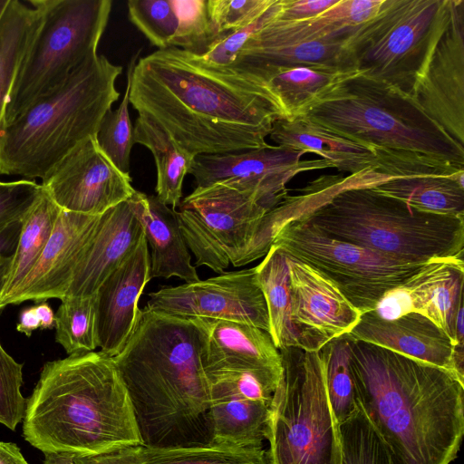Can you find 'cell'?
<instances>
[{
    "mask_svg": "<svg viewBox=\"0 0 464 464\" xmlns=\"http://www.w3.org/2000/svg\"><path fill=\"white\" fill-rule=\"evenodd\" d=\"M129 101L138 117L195 157L266 147L274 122L283 119L261 82L177 47L138 59Z\"/></svg>",
    "mask_w": 464,
    "mask_h": 464,
    "instance_id": "6da1fadb",
    "label": "cell"
},
{
    "mask_svg": "<svg viewBox=\"0 0 464 464\" xmlns=\"http://www.w3.org/2000/svg\"><path fill=\"white\" fill-rule=\"evenodd\" d=\"M348 337L355 400L392 463L450 464L464 435V382L443 368Z\"/></svg>",
    "mask_w": 464,
    "mask_h": 464,
    "instance_id": "7a4b0ae2",
    "label": "cell"
},
{
    "mask_svg": "<svg viewBox=\"0 0 464 464\" xmlns=\"http://www.w3.org/2000/svg\"><path fill=\"white\" fill-rule=\"evenodd\" d=\"M112 360L130 396L142 445L211 444L208 381L191 317L140 309L130 339Z\"/></svg>",
    "mask_w": 464,
    "mask_h": 464,
    "instance_id": "3957f363",
    "label": "cell"
},
{
    "mask_svg": "<svg viewBox=\"0 0 464 464\" xmlns=\"http://www.w3.org/2000/svg\"><path fill=\"white\" fill-rule=\"evenodd\" d=\"M23 436L44 455L79 458L142 445L127 389L101 351L44 365L26 400Z\"/></svg>",
    "mask_w": 464,
    "mask_h": 464,
    "instance_id": "277c9868",
    "label": "cell"
},
{
    "mask_svg": "<svg viewBox=\"0 0 464 464\" xmlns=\"http://www.w3.org/2000/svg\"><path fill=\"white\" fill-rule=\"evenodd\" d=\"M388 179L374 169L345 178L321 177L298 197L295 218L337 239L401 261L463 258L464 217L417 209L372 188Z\"/></svg>",
    "mask_w": 464,
    "mask_h": 464,
    "instance_id": "5b68a950",
    "label": "cell"
},
{
    "mask_svg": "<svg viewBox=\"0 0 464 464\" xmlns=\"http://www.w3.org/2000/svg\"><path fill=\"white\" fill-rule=\"evenodd\" d=\"M122 66L97 54L0 129V176L43 179L85 139L96 135L120 92Z\"/></svg>",
    "mask_w": 464,
    "mask_h": 464,
    "instance_id": "8992f818",
    "label": "cell"
},
{
    "mask_svg": "<svg viewBox=\"0 0 464 464\" xmlns=\"http://www.w3.org/2000/svg\"><path fill=\"white\" fill-rule=\"evenodd\" d=\"M305 115L372 148L412 150L464 163V147L408 95L360 72L334 86Z\"/></svg>",
    "mask_w": 464,
    "mask_h": 464,
    "instance_id": "52a82bcc",
    "label": "cell"
},
{
    "mask_svg": "<svg viewBox=\"0 0 464 464\" xmlns=\"http://www.w3.org/2000/svg\"><path fill=\"white\" fill-rule=\"evenodd\" d=\"M279 352L283 374L270 405L268 464H342L339 422L328 395L322 350Z\"/></svg>",
    "mask_w": 464,
    "mask_h": 464,
    "instance_id": "ba28073f",
    "label": "cell"
},
{
    "mask_svg": "<svg viewBox=\"0 0 464 464\" xmlns=\"http://www.w3.org/2000/svg\"><path fill=\"white\" fill-rule=\"evenodd\" d=\"M28 3L41 11L42 20L17 72L3 124L62 85L77 68L98 54L112 6L111 0Z\"/></svg>",
    "mask_w": 464,
    "mask_h": 464,
    "instance_id": "9c48e42d",
    "label": "cell"
},
{
    "mask_svg": "<svg viewBox=\"0 0 464 464\" xmlns=\"http://www.w3.org/2000/svg\"><path fill=\"white\" fill-rule=\"evenodd\" d=\"M179 208L181 232L197 266L222 274L265 256L272 246L264 224L270 210L222 182L196 187Z\"/></svg>",
    "mask_w": 464,
    "mask_h": 464,
    "instance_id": "30bf717a",
    "label": "cell"
},
{
    "mask_svg": "<svg viewBox=\"0 0 464 464\" xmlns=\"http://www.w3.org/2000/svg\"><path fill=\"white\" fill-rule=\"evenodd\" d=\"M448 0H382L348 41L360 73L409 95Z\"/></svg>",
    "mask_w": 464,
    "mask_h": 464,
    "instance_id": "8fae6325",
    "label": "cell"
},
{
    "mask_svg": "<svg viewBox=\"0 0 464 464\" xmlns=\"http://www.w3.org/2000/svg\"><path fill=\"white\" fill-rule=\"evenodd\" d=\"M272 245L333 282L362 313L373 311L389 291L427 263H411L331 237L295 218L275 233Z\"/></svg>",
    "mask_w": 464,
    "mask_h": 464,
    "instance_id": "7c38bea8",
    "label": "cell"
},
{
    "mask_svg": "<svg viewBox=\"0 0 464 464\" xmlns=\"http://www.w3.org/2000/svg\"><path fill=\"white\" fill-rule=\"evenodd\" d=\"M408 96L464 147V0H448Z\"/></svg>",
    "mask_w": 464,
    "mask_h": 464,
    "instance_id": "4fadbf2b",
    "label": "cell"
},
{
    "mask_svg": "<svg viewBox=\"0 0 464 464\" xmlns=\"http://www.w3.org/2000/svg\"><path fill=\"white\" fill-rule=\"evenodd\" d=\"M305 153L285 146L267 145L244 151L198 155L188 174L197 187L222 182L251 195L269 210L287 196L286 184L302 172L333 166L324 160H302Z\"/></svg>",
    "mask_w": 464,
    "mask_h": 464,
    "instance_id": "5bb4252c",
    "label": "cell"
},
{
    "mask_svg": "<svg viewBox=\"0 0 464 464\" xmlns=\"http://www.w3.org/2000/svg\"><path fill=\"white\" fill-rule=\"evenodd\" d=\"M374 170L390 179L372 187L423 211L464 217V163L431 154L373 148Z\"/></svg>",
    "mask_w": 464,
    "mask_h": 464,
    "instance_id": "9a60e30c",
    "label": "cell"
},
{
    "mask_svg": "<svg viewBox=\"0 0 464 464\" xmlns=\"http://www.w3.org/2000/svg\"><path fill=\"white\" fill-rule=\"evenodd\" d=\"M150 310L184 317H208L248 324L269 333L267 308L255 267L149 294Z\"/></svg>",
    "mask_w": 464,
    "mask_h": 464,
    "instance_id": "2e32d148",
    "label": "cell"
},
{
    "mask_svg": "<svg viewBox=\"0 0 464 464\" xmlns=\"http://www.w3.org/2000/svg\"><path fill=\"white\" fill-rule=\"evenodd\" d=\"M42 188L64 211L101 216L135 193L131 178L119 170L95 135L79 143L43 179Z\"/></svg>",
    "mask_w": 464,
    "mask_h": 464,
    "instance_id": "e0dca14e",
    "label": "cell"
},
{
    "mask_svg": "<svg viewBox=\"0 0 464 464\" xmlns=\"http://www.w3.org/2000/svg\"><path fill=\"white\" fill-rule=\"evenodd\" d=\"M206 375L210 398L211 444L263 447L271 401L282 376L252 372Z\"/></svg>",
    "mask_w": 464,
    "mask_h": 464,
    "instance_id": "ac0fdd59",
    "label": "cell"
},
{
    "mask_svg": "<svg viewBox=\"0 0 464 464\" xmlns=\"http://www.w3.org/2000/svg\"><path fill=\"white\" fill-rule=\"evenodd\" d=\"M286 258L292 320L299 336V349L317 352L334 338L350 334L362 314L315 269Z\"/></svg>",
    "mask_w": 464,
    "mask_h": 464,
    "instance_id": "d6986e66",
    "label": "cell"
},
{
    "mask_svg": "<svg viewBox=\"0 0 464 464\" xmlns=\"http://www.w3.org/2000/svg\"><path fill=\"white\" fill-rule=\"evenodd\" d=\"M462 257L430 260L416 274L385 294L373 312L393 320L409 313L421 314L435 324L455 346V321L463 304Z\"/></svg>",
    "mask_w": 464,
    "mask_h": 464,
    "instance_id": "ffe728a7",
    "label": "cell"
},
{
    "mask_svg": "<svg viewBox=\"0 0 464 464\" xmlns=\"http://www.w3.org/2000/svg\"><path fill=\"white\" fill-rule=\"evenodd\" d=\"M100 217L61 210L36 263L1 308L27 300L39 303L50 298H64L78 260Z\"/></svg>",
    "mask_w": 464,
    "mask_h": 464,
    "instance_id": "44dd1931",
    "label": "cell"
},
{
    "mask_svg": "<svg viewBox=\"0 0 464 464\" xmlns=\"http://www.w3.org/2000/svg\"><path fill=\"white\" fill-rule=\"evenodd\" d=\"M150 279L149 246L143 235L133 252L94 294L97 343L102 353L113 357L123 349L137 322L140 296Z\"/></svg>",
    "mask_w": 464,
    "mask_h": 464,
    "instance_id": "7402d4cb",
    "label": "cell"
},
{
    "mask_svg": "<svg viewBox=\"0 0 464 464\" xmlns=\"http://www.w3.org/2000/svg\"><path fill=\"white\" fill-rule=\"evenodd\" d=\"M191 318L198 330L206 374L252 372L282 376V357L268 332L236 321Z\"/></svg>",
    "mask_w": 464,
    "mask_h": 464,
    "instance_id": "603a6c76",
    "label": "cell"
},
{
    "mask_svg": "<svg viewBox=\"0 0 464 464\" xmlns=\"http://www.w3.org/2000/svg\"><path fill=\"white\" fill-rule=\"evenodd\" d=\"M353 339L375 344L443 368L464 382V357L435 324L425 316L409 313L393 320L373 311L362 314L348 334Z\"/></svg>",
    "mask_w": 464,
    "mask_h": 464,
    "instance_id": "cb8c5ba5",
    "label": "cell"
},
{
    "mask_svg": "<svg viewBox=\"0 0 464 464\" xmlns=\"http://www.w3.org/2000/svg\"><path fill=\"white\" fill-rule=\"evenodd\" d=\"M143 235L128 200L101 215L78 260L65 297L93 295L106 277L133 252Z\"/></svg>",
    "mask_w": 464,
    "mask_h": 464,
    "instance_id": "d4e9b609",
    "label": "cell"
},
{
    "mask_svg": "<svg viewBox=\"0 0 464 464\" xmlns=\"http://www.w3.org/2000/svg\"><path fill=\"white\" fill-rule=\"evenodd\" d=\"M128 201L150 249V278L176 276L186 283L198 281L177 210L163 204L156 196L137 190Z\"/></svg>",
    "mask_w": 464,
    "mask_h": 464,
    "instance_id": "484cf974",
    "label": "cell"
},
{
    "mask_svg": "<svg viewBox=\"0 0 464 464\" xmlns=\"http://www.w3.org/2000/svg\"><path fill=\"white\" fill-rule=\"evenodd\" d=\"M269 137L276 145L317 154L333 168L350 175L374 169L373 148L343 136L307 115L276 121Z\"/></svg>",
    "mask_w": 464,
    "mask_h": 464,
    "instance_id": "4316f807",
    "label": "cell"
},
{
    "mask_svg": "<svg viewBox=\"0 0 464 464\" xmlns=\"http://www.w3.org/2000/svg\"><path fill=\"white\" fill-rule=\"evenodd\" d=\"M382 0H339L319 15L303 21L275 19L279 9L247 39L243 48L315 41L353 34L358 25L370 19ZM241 49V50H242ZM241 52V51H240Z\"/></svg>",
    "mask_w": 464,
    "mask_h": 464,
    "instance_id": "83f0119b",
    "label": "cell"
},
{
    "mask_svg": "<svg viewBox=\"0 0 464 464\" xmlns=\"http://www.w3.org/2000/svg\"><path fill=\"white\" fill-rule=\"evenodd\" d=\"M358 72L335 68L288 65L266 67L244 73L261 82L276 101L283 119L291 120L305 115L334 86Z\"/></svg>",
    "mask_w": 464,
    "mask_h": 464,
    "instance_id": "f1b7e54d",
    "label": "cell"
},
{
    "mask_svg": "<svg viewBox=\"0 0 464 464\" xmlns=\"http://www.w3.org/2000/svg\"><path fill=\"white\" fill-rule=\"evenodd\" d=\"M353 34L315 41L243 48L228 68L250 72L266 67L309 65L357 71L348 48Z\"/></svg>",
    "mask_w": 464,
    "mask_h": 464,
    "instance_id": "f546056e",
    "label": "cell"
},
{
    "mask_svg": "<svg viewBox=\"0 0 464 464\" xmlns=\"http://www.w3.org/2000/svg\"><path fill=\"white\" fill-rule=\"evenodd\" d=\"M269 320V334L280 351L299 348V336L292 320L291 291L286 256L272 245L261 263L255 266Z\"/></svg>",
    "mask_w": 464,
    "mask_h": 464,
    "instance_id": "4dcf8cb0",
    "label": "cell"
},
{
    "mask_svg": "<svg viewBox=\"0 0 464 464\" xmlns=\"http://www.w3.org/2000/svg\"><path fill=\"white\" fill-rule=\"evenodd\" d=\"M134 143L146 147L152 154L157 169V198L172 208L179 207L182 185L195 156L179 147L161 129L138 117L133 127Z\"/></svg>",
    "mask_w": 464,
    "mask_h": 464,
    "instance_id": "1f68e13d",
    "label": "cell"
},
{
    "mask_svg": "<svg viewBox=\"0 0 464 464\" xmlns=\"http://www.w3.org/2000/svg\"><path fill=\"white\" fill-rule=\"evenodd\" d=\"M41 20L37 7L10 0L0 21V129L17 72Z\"/></svg>",
    "mask_w": 464,
    "mask_h": 464,
    "instance_id": "d6a6232c",
    "label": "cell"
},
{
    "mask_svg": "<svg viewBox=\"0 0 464 464\" xmlns=\"http://www.w3.org/2000/svg\"><path fill=\"white\" fill-rule=\"evenodd\" d=\"M61 210L42 188L36 201L21 221L6 283L0 295V310L3 302L15 291L36 263L53 233Z\"/></svg>",
    "mask_w": 464,
    "mask_h": 464,
    "instance_id": "836d02e7",
    "label": "cell"
},
{
    "mask_svg": "<svg viewBox=\"0 0 464 464\" xmlns=\"http://www.w3.org/2000/svg\"><path fill=\"white\" fill-rule=\"evenodd\" d=\"M128 464H268L266 450L208 445L191 448H151L144 445L124 449Z\"/></svg>",
    "mask_w": 464,
    "mask_h": 464,
    "instance_id": "e575fe53",
    "label": "cell"
},
{
    "mask_svg": "<svg viewBox=\"0 0 464 464\" xmlns=\"http://www.w3.org/2000/svg\"><path fill=\"white\" fill-rule=\"evenodd\" d=\"M55 341L70 354L98 347L94 295L66 296L55 314Z\"/></svg>",
    "mask_w": 464,
    "mask_h": 464,
    "instance_id": "d590c367",
    "label": "cell"
},
{
    "mask_svg": "<svg viewBox=\"0 0 464 464\" xmlns=\"http://www.w3.org/2000/svg\"><path fill=\"white\" fill-rule=\"evenodd\" d=\"M140 51H138L128 63L127 83L120 105L116 110L111 109L106 112L95 135L101 150L114 166L125 174H130V156L134 145L133 126L129 113V94L133 69L140 58Z\"/></svg>",
    "mask_w": 464,
    "mask_h": 464,
    "instance_id": "8d00e7d4",
    "label": "cell"
},
{
    "mask_svg": "<svg viewBox=\"0 0 464 464\" xmlns=\"http://www.w3.org/2000/svg\"><path fill=\"white\" fill-rule=\"evenodd\" d=\"M339 430L342 464H392L387 445L357 401Z\"/></svg>",
    "mask_w": 464,
    "mask_h": 464,
    "instance_id": "74e56055",
    "label": "cell"
},
{
    "mask_svg": "<svg viewBox=\"0 0 464 464\" xmlns=\"http://www.w3.org/2000/svg\"><path fill=\"white\" fill-rule=\"evenodd\" d=\"M321 350L330 402L340 424L356 407L348 334L334 338Z\"/></svg>",
    "mask_w": 464,
    "mask_h": 464,
    "instance_id": "f35d334b",
    "label": "cell"
},
{
    "mask_svg": "<svg viewBox=\"0 0 464 464\" xmlns=\"http://www.w3.org/2000/svg\"><path fill=\"white\" fill-rule=\"evenodd\" d=\"M130 22L159 49L172 46L179 28L174 0H129Z\"/></svg>",
    "mask_w": 464,
    "mask_h": 464,
    "instance_id": "ab89813d",
    "label": "cell"
},
{
    "mask_svg": "<svg viewBox=\"0 0 464 464\" xmlns=\"http://www.w3.org/2000/svg\"><path fill=\"white\" fill-rule=\"evenodd\" d=\"M179 28L171 47L203 54L218 36L210 22L207 0H174Z\"/></svg>",
    "mask_w": 464,
    "mask_h": 464,
    "instance_id": "60d3db41",
    "label": "cell"
},
{
    "mask_svg": "<svg viewBox=\"0 0 464 464\" xmlns=\"http://www.w3.org/2000/svg\"><path fill=\"white\" fill-rule=\"evenodd\" d=\"M23 364L17 362L0 343V424L14 430L23 420L26 400L22 394Z\"/></svg>",
    "mask_w": 464,
    "mask_h": 464,
    "instance_id": "b9f144b4",
    "label": "cell"
},
{
    "mask_svg": "<svg viewBox=\"0 0 464 464\" xmlns=\"http://www.w3.org/2000/svg\"><path fill=\"white\" fill-rule=\"evenodd\" d=\"M276 0H207L212 26L218 36L245 28L258 20Z\"/></svg>",
    "mask_w": 464,
    "mask_h": 464,
    "instance_id": "7bdbcfd3",
    "label": "cell"
},
{
    "mask_svg": "<svg viewBox=\"0 0 464 464\" xmlns=\"http://www.w3.org/2000/svg\"><path fill=\"white\" fill-rule=\"evenodd\" d=\"M41 191V184L34 180L0 181V233L23 220Z\"/></svg>",
    "mask_w": 464,
    "mask_h": 464,
    "instance_id": "ee69618b",
    "label": "cell"
},
{
    "mask_svg": "<svg viewBox=\"0 0 464 464\" xmlns=\"http://www.w3.org/2000/svg\"><path fill=\"white\" fill-rule=\"evenodd\" d=\"M279 0L255 23L238 31L227 34L216 40L200 57L218 67H229L237 59L240 51L250 35L260 28L276 11Z\"/></svg>",
    "mask_w": 464,
    "mask_h": 464,
    "instance_id": "f6af8a7d",
    "label": "cell"
},
{
    "mask_svg": "<svg viewBox=\"0 0 464 464\" xmlns=\"http://www.w3.org/2000/svg\"><path fill=\"white\" fill-rule=\"evenodd\" d=\"M339 0H280L275 19L296 22L315 17L335 5Z\"/></svg>",
    "mask_w": 464,
    "mask_h": 464,
    "instance_id": "bcb514c9",
    "label": "cell"
},
{
    "mask_svg": "<svg viewBox=\"0 0 464 464\" xmlns=\"http://www.w3.org/2000/svg\"><path fill=\"white\" fill-rule=\"evenodd\" d=\"M41 327L39 318L36 314L34 306L23 309L19 315L16 330L19 333L30 337L34 331Z\"/></svg>",
    "mask_w": 464,
    "mask_h": 464,
    "instance_id": "7dc6e473",
    "label": "cell"
},
{
    "mask_svg": "<svg viewBox=\"0 0 464 464\" xmlns=\"http://www.w3.org/2000/svg\"><path fill=\"white\" fill-rule=\"evenodd\" d=\"M0 464H29L14 443L0 441Z\"/></svg>",
    "mask_w": 464,
    "mask_h": 464,
    "instance_id": "c3c4849f",
    "label": "cell"
},
{
    "mask_svg": "<svg viewBox=\"0 0 464 464\" xmlns=\"http://www.w3.org/2000/svg\"><path fill=\"white\" fill-rule=\"evenodd\" d=\"M34 306L40 321V328L51 329L54 327L55 314L49 304L45 301H42Z\"/></svg>",
    "mask_w": 464,
    "mask_h": 464,
    "instance_id": "681fc988",
    "label": "cell"
},
{
    "mask_svg": "<svg viewBox=\"0 0 464 464\" xmlns=\"http://www.w3.org/2000/svg\"><path fill=\"white\" fill-rule=\"evenodd\" d=\"M11 262L12 256H0V295H2L6 283Z\"/></svg>",
    "mask_w": 464,
    "mask_h": 464,
    "instance_id": "f907efd6",
    "label": "cell"
},
{
    "mask_svg": "<svg viewBox=\"0 0 464 464\" xmlns=\"http://www.w3.org/2000/svg\"><path fill=\"white\" fill-rule=\"evenodd\" d=\"M53 464H74L72 457L65 456L57 459Z\"/></svg>",
    "mask_w": 464,
    "mask_h": 464,
    "instance_id": "816d5d0a",
    "label": "cell"
},
{
    "mask_svg": "<svg viewBox=\"0 0 464 464\" xmlns=\"http://www.w3.org/2000/svg\"><path fill=\"white\" fill-rule=\"evenodd\" d=\"M10 0H0V21L2 19V16L9 4Z\"/></svg>",
    "mask_w": 464,
    "mask_h": 464,
    "instance_id": "f5cc1de1",
    "label": "cell"
}]
</instances>
